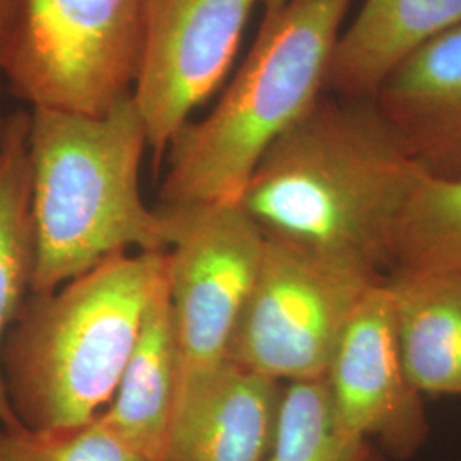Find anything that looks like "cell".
Instances as JSON below:
<instances>
[{"mask_svg": "<svg viewBox=\"0 0 461 461\" xmlns=\"http://www.w3.org/2000/svg\"><path fill=\"white\" fill-rule=\"evenodd\" d=\"M422 169L373 99L323 93L265 152L238 203L265 236L381 276Z\"/></svg>", "mask_w": 461, "mask_h": 461, "instance_id": "obj_1", "label": "cell"}, {"mask_svg": "<svg viewBox=\"0 0 461 461\" xmlns=\"http://www.w3.org/2000/svg\"><path fill=\"white\" fill-rule=\"evenodd\" d=\"M34 265L49 294L131 249L167 251L175 221L140 192L148 133L132 96L101 116L30 110Z\"/></svg>", "mask_w": 461, "mask_h": 461, "instance_id": "obj_2", "label": "cell"}, {"mask_svg": "<svg viewBox=\"0 0 461 461\" xmlns=\"http://www.w3.org/2000/svg\"><path fill=\"white\" fill-rule=\"evenodd\" d=\"M166 264V251L120 253L28 296L2 350L7 396L24 428H74L110 405Z\"/></svg>", "mask_w": 461, "mask_h": 461, "instance_id": "obj_3", "label": "cell"}, {"mask_svg": "<svg viewBox=\"0 0 461 461\" xmlns=\"http://www.w3.org/2000/svg\"><path fill=\"white\" fill-rule=\"evenodd\" d=\"M352 0H285L214 108L190 120L166 150L159 207L238 202L268 148L325 93L330 59Z\"/></svg>", "mask_w": 461, "mask_h": 461, "instance_id": "obj_4", "label": "cell"}, {"mask_svg": "<svg viewBox=\"0 0 461 461\" xmlns=\"http://www.w3.org/2000/svg\"><path fill=\"white\" fill-rule=\"evenodd\" d=\"M142 0H23L0 76L32 110L101 116L132 96Z\"/></svg>", "mask_w": 461, "mask_h": 461, "instance_id": "obj_5", "label": "cell"}, {"mask_svg": "<svg viewBox=\"0 0 461 461\" xmlns=\"http://www.w3.org/2000/svg\"><path fill=\"white\" fill-rule=\"evenodd\" d=\"M381 277L325 251L265 236L228 363L282 384L327 378L348 320Z\"/></svg>", "mask_w": 461, "mask_h": 461, "instance_id": "obj_6", "label": "cell"}, {"mask_svg": "<svg viewBox=\"0 0 461 461\" xmlns=\"http://www.w3.org/2000/svg\"><path fill=\"white\" fill-rule=\"evenodd\" d=\"M161 209L175 221L166 285L178 350L176 407L228 364L265 234L238 202Z\"/></svg>", "mask_w": 461, "mask_h": 461, "instance_id": "obj_7", "label": "cell"}, {"mask_svg": "<svg viewBox=\"0 0 461 461\" xmlns=\"http://www.w3.org/2000/svg\"><path fill=\"white\" fill-rule=\"evenodd\" d=\"M260 0H142V55L132 98L154 163L222 86Z\"/></svg>", "mask_w": 461, "mask_h": 461, "instance_id": "obj_8", "label": "cell"}, {"mask_svg": "<svg viewBox=\"0 0 461 461\" xmlns=\"http://www.w3.org/2000/svg\"><path fill=\"white\" fill-rule=\"evenodd\" d=\"M340 426L373 441L395 460H409L429 434L424 395L402 361L384 277L364 294L348 320L327 373Z\"/></svg>", "mask_w": 461, "mask_h": 461, "instance_id": "obj_9", "label": "cell"}, {"mask_svg": "<svg viewBox=\"0 0 461 461\" xmlns=\"http://www.w3.org/2000/svg\"><path fill=\"white\" fill-rule=\"evenodd\" d=\"M284 386L228 363L182 400L158 461H267L279 424Z\"/></svg>", "mask_w": 461, "mask_h": 461, "instance_id": "obj_10", "label": "cell"}, {"mask_svg": "<svg viewBox=\"0 0 461 461\" xmlns=\"http://www.w3.org/2000/svg\"><path fill=\"white\" fill-rule=\"evenodd\" d=\"M381 115L429 173L461 171V26L413 50L375 95Z\"/></svg>", "mask_w": 461, "mask_h": 461, "instance_id": "obj_11", "label": "cell"}, {"mask_svg": "<svg viewBox=\"0 0 461 461\" xmlns=\"http://www.w3.org/2000/svg\"><path fill=\"white\" fill-rule=\"evenodd\" d=\"M460 26L461 0H363L339 34L325 91L373 99L413 50Z\"/></svg>", "mask_w": 461, "mask_h": 461, "instance_id": "obj_12", "label": "cell"}, {"mask_svg": "<svg viewBox=\"0 0 461 461\" xmlns=\"http://www.w3.org/2000/svg\"><path fill=\"white\" fill-rule=\"evenodd\" d=\"M402 361L422 395L461 396V277L390 272Z\"/></svg>", "mask_w": 461, "mask_h": 461, "instance_id": "obj_13", "label": "cell"}, {"mask_svg": "<svg viewBox=\"0 0 461 461\" xmlns=\"http://www.w3.org/2000/svg\"><path fill=\"white\" fill-rule=\"evenodd\" d=\"M178 386V350L166 277L149 303L115 395L103 411L149 461L165 449Z\"/></svg>", "mask_w": 461, "mask_h": 461, "instance_id": "obj_14", "label": "cell"}, {"mask_svg": "<svg viewBox=\"0 0 461 461\" xmlns=\"http://www.w3.org/2000/svg\"><path fill=\"white\" fill-rule=\"evenodd\" d=\"M30 110L5 116L0 137V429L21 428L2 373L5 337L32 291L34 230L32 214Z\"/></svg>", "mask_w": 461, "mask_h": 461, "instance_id": "obj_15", "label": "cell"}, {"mask_svg": "<svg viewBox=\"0 0 461 461\" xmlns=\"http://www.w3.org/2000/svg\"><path fill=\"white\" fill-rule=\"evenodd\" d=\"M388 270L461 277V171H420L396 222Z\"/></svg>", "mask_w": 461, "mask_h": 461, "instance_id": "obj_16", "label": "cell"}, {"mask_svg": "<svg viewBox=\"0 0 461 461\" xmlns=\"http://www.w3.org/2000/svg\"><path fill=\"white\" fill-rule=\"evenodd\" d=\"M373 441L340 426L327 379L287 383L267 461H386Z\"/></svg>", "mask_w": 461, "mask_h": 461, "instance_id": "obj_17", "label": "cell"}, {"mask_svg": "<svg viewBox=\"0 0 461 461\" xmlns=\"http://www.w3.org/2000/svg\"><path fill=\"white\" fill-rule=\"evenodd\" d=\"M0 461H149L104 412L74 428L0 429Z\"/></svg>", "mask_w": 461, "mask_h": 461, "instance_id": "obj_18", "label": "cell"}, {"mask_svg": "<svg viewBox=\"0 0 461 461\" xmlns=\"http://www.w3.org/2000/svg\"><path fill=\"white\" fill-rule=\"evenodd\" d=\"M21 5L23 0H0V72L11 49Z\"/></svg>", "mask_w": 461, "mask_h": 461, "instance_id": "obj_19", "label": "cell"}, {"mask_svg": "<svg viewBox=\"0 0 461 461\" xmlns=\"http://www.w3.org/2000/svg\"><path fill=\"white\" fill-rule=\"evenodd\" d=\"M282 2H285V0H260V5L264 9V13H267V11H272V9L279 7Z\"/></svg>", "mask_w": 461, "mask_h": 461, "instance_id": "obj_20", "label": "cell"}, {"mask_svg": "<svg viewBox=\"0 0 461 461\" xmlns=\"http://www.w3.org/2000/svg\"><path fill=\"white\" fill-rule=\"evenodd\" d=\"M5 113L2 108V81H0V137H2V131H4V123H5Z\"/></svg>", "mask_w": 461, "mask_h": 461, "instance_id": "obj_21", "label": "cell"}]
</instances>
